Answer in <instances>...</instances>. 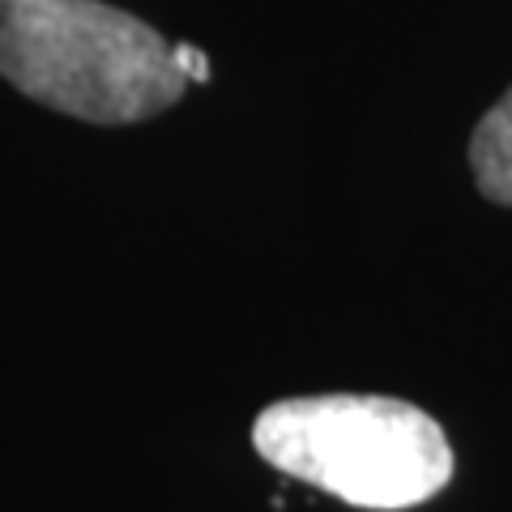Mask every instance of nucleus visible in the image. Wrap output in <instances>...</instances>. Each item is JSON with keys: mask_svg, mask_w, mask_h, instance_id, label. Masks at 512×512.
I'll list each match as a JSON object with an SVG mask.
<instances>
[{"mask_svg": "<svg viewBox=\"0 0 512 512\" xmlns=\"http://www.w3.org/2000/svg\"><path fill=\"white\" fill-rule=\"evenodd\" d=\"M252 444L269 466L355 508H410L453 478L444 427L376 393L286 397L256 414Z\"/></svg>", "mask_w": 512, "mask_h": 512, "instance_id": "2", "label": "nucleus"}, {"mask_svg": "<svg viewBox=\"0 0 512 512\" xmlns=\"http://www.w3.org/2000/svg\"><path fill=\"white\" fill-rule=\"evenodd\" d=\"M470 171L487 201L512 205V86L478 120L470 137Z\"/></svg>", "mask_w": 512, "mask_h": 512, "instance_id": "3", "label": "nucleus"}, {"mask_svg": "<svg viewBox=\"0 0 512 512\" xmlns=\"http://www.w3.org/2000/svg\"><path fill=\"white\" fill-rule=\"evenodd\" d=\"M0 77L90 124H137L180 103L171 43L103 0H0Z\"/></svg>", "mask_w": 512, "mask_h": 512, "instance_id": "1", "label": "nucleus"}, {"mask_svg": "<svg viewBox=\"0 0 512 512\" xmlns=\"http://www.w3.org/2000/svg\"><path fill=\"white\" fill-rule=\"evenodd\" d=\"M171 56H175V69H180L184 82H210V56L192 43H171Z\"/></svg>", "mask_w": 512, "mask_h": 512, "instance_id": "4", "label": "nucleus"}]
</instances>
